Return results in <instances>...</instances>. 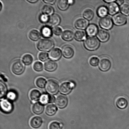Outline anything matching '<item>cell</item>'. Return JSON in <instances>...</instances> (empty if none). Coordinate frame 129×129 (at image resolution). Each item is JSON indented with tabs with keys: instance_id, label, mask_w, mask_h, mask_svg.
Returning <instances> with one entry per match:
<instances>
[{
	"instance_id": "obj_35",
	"label": "cell",
	"mask_w": 129,
	"mask_h": 129,
	"mask_svg": "<svg viewBox=\"0 0 129 129\" xmlns=\"http://www.w3.org/2000/svg\"><path fill=\"white\" fill-rule=\"evenodd\" d=\"M108 10L105 6H101L99 8L97 11V13L100 17L103 18L105 17L108 14Z\"/></svg>"
},
{
	"instance_id": "obj_33",
	"label": "cell",
	"mask_w": 129,
	"mask_h": 129,
	"mask_svg": "<svg viewBox=\"0 0 129 129\" xmlns=\"http://www.w3.org/2000/svg\"><path fill=\"white\" fill-rule=\"evenodd\" d=\"M34 58L30 54H26L22 57V61L24 64L26 66H29L32 64Z\"/></svg>"
},
{
	"instance_id": "obj_13",
	"label": "cell",
	"mask_w": 129,
	"mask_h": 129,
	"mask_svg": "<svg viewBox=\"0 0 129 129\" xmlns=\"http://www.w3.org/2000/svg\"><path fill=\"white\" fill-rule=\"evenodd\" d=\"M43 122V121L41 117L36 116L33 117L30 120V125L33 128L38 129L41 127Z\"/></svg>"
},
{
	"instance_id": "obj_15",
	"label": "cell",
	"mask_w": 129,
	"mask_h": 129,
	"mask_svg": "<svg viewBox=\"0 0 129 129\" xmlns=\"http://www.w3.org/2000/svg\"><path fill=\"white\" fill-rule=\"evenodd\" d=\"M33 113L37 115H40L42 114L45 110V105L40 102H35L31 108Z\"/></svg>"
},
{
	"instance_id": "obj_34",
	"label": "cell",
	"mask_w": 129,
	"mask_h": 129,
	"mask_svg": "<svg viewBox=\"0 0 129 129\" xmlns=\"http://www.w3.org/2000/svg\"><path fill=\"white\" fill-rule=\"evenodd\" d=\"M121 12L122 14L126 16L129 15V3L125 2L123 3L120 7Z\"/></svg>"
},
{
	"instance_id": "obj_24",
	"label": "cell",
	"mask_w": 129,
	"mask_h": 129,
	"mask_svg": "<svg viewBox=\"0 0 129 129\" xmlns=\"http://www.w3.org/2000/svg\"><path fill=\"white\" fill-rule=\"evenodd\" d=\"M98 26L94 24H92L88 26L86 29L87 35L90 36H95L98 32Z\"/></svg>"
},
{
	"instance_id": "obj_50",
	"label": "cell",
	"mask_w": 129,
	"mask_h": 129,
	"mask_svg": "<svg viewBox=\"0 0 129 129\" xmlns=\"http://www.w3.org/2000/svg\"><path fill=\"white\" fill-rule=\"evenodd\" d=\"M1 77H2V78H4V79H3L4 80V79H5V81H6V82L7 81V79H6V78H5V77H4L3 75H1Z\"/></svg>"
},
{
	"instance_id": "obj_11",
	"label": "cell",
	"mask_w": 129,
	"mask_h": 129,
	"mask_svg": "<svg viewBox=\"0 0 129 129\" xmlns=\"http://www.w3.org/2000/svg\"><path fill=\"white\" fill-rule=\"evenodd\" d=\"M88 22L87 20L83 17H79L75 22L74 25L77 28L84 30L88 26Z\"/></svg>"
},
{
	"instance_id": "obj_9",
	"label": "cell",
	"mask_w": 129,
	"mask_h": 129,
	"mask_svg": "<svg viewBox=\"0 0 129 129\" xmlns=\"http://www.w3.org/2000/svg\"><path fill=\"white\" fill-rule=\"evenodd\" d=\"M55 103L58 108L60 109H63L66 108L68 105V98L63 95H59L56 98Z\"/></svg>"
},
{
	"instance_id": "obj_44",
	"label": "cell",
	"mask_w": 129,
	"mask_h": 129,
	"mask_svg": "<svg viewBox=\"0 0 129 129\" xmlns=\"http://www.w3.org/2000/svg\"><path fill=\"white\" fill-rule=\"evenodd\" d=\"M43 1L45 3L50 5H54L56 2V0H43Z\"/></svg>"
},
{
	"instance_id": "obj_38",
	"label": "cell",
	"mask_w": 129,
	"mask_h": 129,
	"mask_svg": "<svg viewBox=\"0 0 129 129\" xmlns=\"http://www.w3.org/2000/svg\"><path fill=\"white\" fill-rule=\"evenodd\" d=\"M62 124L57 121L52 122L49 126V129H62Z\"/></svg>"
},
{
	"instance_id": "obj_27",
	"label": "cell",
	"mask_w": 129,
	"mask_h": 129,
	"mask_svg": "<svg viewBox=\"0 0 129 129\" xmlns=\"http://www.w3.org/2000/svg\"><path fill=\"white\" fill-rule=\"evenodd\" d=\"M28 37L32 41H37L40 39L41 35L37 30L33 29L29 32Z\"/></svg>"
},
{
	"instance_id": "obj_49",
	"label": "cell",
	"mask_w": 129,
	"mask_h": 129,
	"mask_svg": "<svg viewBox=\"0 0 129 129\" xmlns=\"http://www.w3.org/2000/svg\"><path fill=\"white\" fill-rule=\"evenodd\" d=\"M3 7L1 1H0V11L2 10Z\"/></svg>"
},
{
	"instance_id": "obj_30",
	"label": "cell",
	"mask_w": 129,
	"mask_h": 129,
	"mask_svg": "<svg viewBox=\"0 0 129 129\" xmlns=\"http://www.w3.org/2000/svg\"><path fill=\"white\" fill-rule=\"evenodd\" d=\"M54 12V8L50 5H45L42 9V12L43 14L48 16L52 15Z\"/></svg>"
},
{
	"instance_id": "obj_26",
	"label": "cell",
	"mask_w": 129,
	"mask_h": 129,
	"mask_svg": "<svg viewBox=\"0 0 129 129\" xmlns=\"http://www.w3.org/2000/svg\"><path fill=\"white\" fill-rule=\"evenodd\" d=\"M108 12L110 15H114L116 14L119 11V7L118 5L114 2L109 4L108 6Z\"/></svg>"
},
{
	"instance_id": "obj_36",
	"label": "cell",
	"mask_w": 129,
	"mask_h": 129,
	"mask_svg": "<svg viewBox=\"0 0 129 129\" xmlns=\"http://www.w3.org/2000/svg\"><path fill=\"white\" fill-rule=\"evenodd\" d=\"M0 88H1V94L0 98L1 99L4 98L6 95L7 91V86L1 80L0 82Z\"/></svg>"
},
{
	"instance_id": "obj_18",
	"label": "cell",
	"mask_w": 129,
	"mask_h": 129,
	"mask_svg": "<svg viewBox=\"0 0 129 129\" xmlns=\"http://www.w3.org/2000/svg\"><path fill=\"white\" fill-rule=\"evenodd\" d=\"M61 17L58 14H53L49 18L48 23L50 26L56 27L60 24L61 22Z\"/></svg>"
},
{
	"instance_id": "obj_14",
	"label": "cell",
	"mask_w": 129,
	"mask_h": 129,
	"mask_svg": "<svg viewBox=\"0 0 129 129\" xmlns=\"http://www.w3.org/2000/svg\"><path fill=\"white\" fill-rule=\"evenodd\" d=\"M56 98L55 96L50 94H44L40 99V102L44 105L55 102Z\"/></svg>"
},
{
	"instance_id": "obj_20",
	"label": "cell",
	"mask_w": 129,
	"mask_h": 129,
	"mask_svg": "<svg viewBox=\"0 0 129 129\" xmlns=\"http://www.w3.org/2000/svg\"><path fill=\"white\" fill-rule=\"evenodd\" d=\"M61 38L66 41H70L73 40L74 37V31L70 29H67L63 31Z\"/></svg>"
},
{
	"instance_id": "obj_42",
	"label": "cell",
	"mask_w": 129,
	"mask_h": 129,
	"mask_svg": "<svg viewBox=\"0 0 129 129\" xmlns=\"http://www.w3.org/2000/svg\"><path fill=\"white\" fill-rule=\"evenodd\" d=\"M62 30L61 27L59 26H56L53 29V33L56 36H59L61 35Z\"/></svg>"
},
{
	"instance_id": "obj_12",
	"label": "cell",
	"mask_w": 129,
	"mask_h": 129,
	"mask_svg": "<svg viewBox=\"0 0 129 129\" xmlns=\"http://www.w3.org/2000/svg\"><path fill=\"white\" fill-rule=\"evenodd\" d=\"M62 52L63 56L67 59H70L73 57L74 53L73 47L69 45H65L63 47Z\"/></svg>"
},
{
	"instance_id": "obj_40",
	"label": "cell",
	"mask_w": 129,
	"mask_h": 129,
	"mask_svg": "<svg viewBox=\"0 0 129 129\" xmlns=\"http://www.w3.org/2000/svg\"><path fill=\"white\" fill-rule=\"evenodd\" d=\"M38 57L40 61L43 62L46 61L49 57V54L46 52H40L39 54Z\"/></svg>"
},
{
	"instance_id": "obj_4",
	"label": "cell",
	"mask_w": 129,
	"mask_h": 129,
	"mask_svg": "<svg viewBox=\"0 0 129 129\" xmlns=\"http://www.w3.org/2000/svg\"><path fill=\"white\" fill-rule=\"evenodd\" d=\"M25 69L24 64L20 60L15 61L11 66V71L14 74L16 75L22 74L24 72Z\"/></svg>"
},
{
	"instance_id": "obj_3",
	"label": "cell",
	"mask_w": 129,
	"mask_h": 129,
	"mask_svg": "<svg viewBox=\"0 0 129 129\" xmlns=\"http://www.w3.org/2000/svg\"><path fill=\"white\" fill-rule=\"evenodd\" d=\"M46 88L47 91L49 94L55 95L58 93L60 86L56 81L50 79L47 81Z\"/></svg>"
},
{
	"instance_id": "obj_22",
	"label": "cell",
	"mask_w": 129,
	"mask_h": 129,
	"mask_svg": "<svg viewBox=\"0 0 129 129\" xmlns=\"http://www.w3.org/2000/svg\"><path fill=\"white\" fill-rule=\"evenodd\" d=\"M41 33L43 37L46 39L49 38L52 36L53 30L50 26H44L41 29Z\"/></svg>"
},
{
	"instance_id": "obj_28",
	"label": "cell",
	"mask_w": 129,
	"mask_h": 129,
	"mask_svg": "<svg viewBox=\"0 0 129 129\" xmlns=\"http://www.w3.org/2000/svg\"><path fill=\"white\" fill-rule=\"evenodd\" d=\"M83 15L85 18L90 21L93 18L94 13V11L92 9L90 8H87L83 11Z\"/></svg>"
},
{
	"instance_id": "obj_21",
	"label": "cell",
	"mask_w": 129,
	"mask_h": 129,
	"mask_svg": "<svg viewBox=\"0 0 129 129\" xmlns=\"http://www.w3.org/2000/svg\"><path fill=\"white\" fill-rule=\"evenodd\" d=\"M58 110V107L56 106L53 104H51L46 106L45 113L48 116H52L56 114Z\"/></svg>"
},
{
	"instance_id": "obj_5",
	"label": "cell",
	"mask_w": 129,
	"mask_h": 129,
	"mask_svg": "<svg viewBox=\"0 0 129 129\" xmlns=\"http://www.w3.org/2000/svg\"><path fill=\"white\" fill-rule=\"evenodd\" d=\"M73 83L69 82H65L62 83L59 88V91L63 95H67L72 92L74 87Z\"/></svg>"
},
{
	"instance_id": "obj_23",
	"label": "cell",
	"mask_w": 129,
	"mask_h": 129,
	"mask_svg": "<svg viewBox=\"0 0 129 129\" xmlns=\"http://www.w3.org/2000/svg\"><path fill=\"white\" fill-rule=\"evenodd\" d=\"M42 95L41 92L37 89H33L30 92L29 98L33 102H37L40 100Z\"/></svg>"
},
{
	"instance_id": "obj_2",
	"label": "cell",
	"mask_w": 129,
	"mask_h": 129,
	"mask_svg": "<svg viewBox=\"0 0 129 129\" xmlns=\"http://www.w3.org/2000/svg\"><path fill=\"white\" fill-rule=\"evenodd\" d=\"M85 47L90 51H94L99 47L100 43L97 38L93 36H89L86 39L84 42Z\"/></svg>"
},
{
	"instance_id": "obj_43",
	"label": "cell",
	"mask_w": 129,
	"mask_h": 129,
	"mask_svg": "<svg viewBox=\"0 0 129 129\" xmlns=\"http://www.w3.org/2000/svg\"><path fill=\"white\" fill-rule=\"evenodd\" d=\"M7 97L10 100L15 101L17 98V95L14 92H10L8 93Z\"/></svg>"
},
{
	"instance_id": "obj_48",
	"label": "cell",
	"mask_w": 129,
	"mask_h": 129,
	"mask_svg": "<svg viewBox=\"0 0 129 129\" xmlns=\"http://www.w3.org/2000/svg\"><path fill=\"white\" fill-rule=\"evenodd\" d=\"M69 5H73L74 3V1H68Z\"/></svg>"
},
{
	"instance_id": "obj_6",
	"label": "cell",
	"mask_w": 129,
	"mask_h": 129,
	"mask_svg": "<svg viewBox=\"0 0 129 129\" xmlns=\"http://www.w3.org/2000/svg\"><path fill=\"white\" fill-rule=\"evenodd\" d=\"M99 25L101 28L104 29H110L113 26V21L109 16L102 18L99 21Z\"/></svg>"
},
{
	"instance_id": "obj_45",
	"label": "cell",
	"mask_w": 129,
	"mask_h": 129,
	"mask_svg": "<svg viewBox=\"0 0 129 129\" xmlns=\"http://www.w3.org/2000/svg\"><path fill=\"white\" fill-rule=\"evenodd\" d=\"M26 1L31 3H36L38 1V0H27Z\"/></svg>"
},
{
	"instance_id": "obj_29",
	"label": "cell",
	"mask_w": 129,
	"mask_h": 129,
	"mask_svg": "<svg viewBox=\"0 0 129 129\" xmlns=\"http://www.w3.org/2000/svg\"><path fill=\"white\" fill-rule=\"evenodd\" d=\"M86 34L85 31L82 30H78L74 34V38L78 41H82L85 40Z\"/></svg>"
},
{
	"instance_id": "obj_39",
	"label": "cell",
	"mask_w": 129,
	"mask_h": 129,
	"mask_svg": "<svg viewBox=\"0 0 129 129\" xmlns=\"http://www.w3.org/2000/svg\"><path fill=\"white\" fill-rule=\"evenodd\" d=\"M99 58L97 56H92L89 59V63L92 66H97L99 64Z\"/></svg>"
},
{
	"instance_id": "obj_17",
	"label": "cell",
	"mask_w": 129,
	"mask_h": 129,
	"mask_svg": "<svg viewBox=\"0 0 129 129\" xmlns=\"http://www.w3.org/2000/svg\"><path fill=\"white\" fill-rule=\"evenodd\" d=\"M58 64L53 60H49L44 64V68L47 71L52 72L55 71L57 69Z\"/></svg>"
},
{
	"instance_id": "obj_37",
	"label": "cell",
	"mask_w": 129,
	"mask_h": 129,
	"mask_svg": "<svg viewBox=\"0 0 129 129\" xmlns=\"http://www.w3.org/2000/svg\"><path fill=\"white\" fill-rule=\"evenodd\" d=\"M33 68L34 70L36 72H41L44 69L43 64L41 62L37 61L34 63L33 66Z\"/></svg>"
},
{
	"instance_id": "obj_10",
	"label": "cell",
	"mask_w": 129,
	"mask_h": 129,
	"mask_svg": "<svg viewBox=\"0 0 129 129\" xmlns=\"http://www.w3.org/2000/svg\"><path fill=\"white\" fill-rule=\"evenodd\" d=\"M1 109L2 112L6 113H10L13 110V107L11 102L7 100L1 101Z\"/></svg>"
},
{
	"instance_id": "obj_41",
	"label": "cell",
	"mask_w": 129,
	"mask_h": 129,
	"mask_svg": "<svg viewBox=\"0 0 129 129\" xmlns=\"http://www.w3.org/2000/svg\"><path fill=\"white\" fill-rule=\"evenodd\" d=\"M49 18L50 17L47 15L42 14L39 16V19L40 22L42 23H45L48 22Z\"/></svg>"
},
{
	"instance_id": "obj_8",
	"label": "cell",
	"mask_w": 129,
	"mask_h": 129,
	"mask_svg": "<svg viewBox=\"0 0 129 129\" xmlns=\"http://www.w3.org/2000/svg\"><path fill=\"white\" fill-rule=\"evenodd\" d=\"M114 23L117 26H122L126 24L127 21V18L122 13H118L114 15L112 18Z\"/></svg>"
},
{
	"instance_id": "obj_31",
	"label": "cell",
	"mask_w": 129,
	"mask_h": 129,
	"mask_svg": "<svg viewBox=\"0 0 129 129\" xmlns=\"http://www.w3.org/2000/svg\"><path fill=\"white\" fill-rule=\"evenodd\" d=\"M35 83L38 88L43 89L46 87L47 81L45 78L40 77L36 79Z\"/></svg>"
},
{
	"instance_id": "obj_16",
	"label": "cell",
	"mask_w": 129,
	"mask_h": 129,
	"mask_svg": "<svg viewBox=\"0 0 129 129\" xmlns=\"http://www.w3.org/2000/svg\"><path fill=\"white\" fill-rule=\"evenodd\" d=\"M62 52L59 48H56L53 49L50 52L49 56L50 59L53 61H57L61 58Z\"/></svg>"
},
{
	"instance_id": "obj_25",
	"label": "cell",
	"mask_w": 129,
	"mask_h": 129,
	"mask_svg": "<svg viewBox=\"0 0 129 129\" xmlns=\"http://www.w3.org/2000/svg\"><path fill=\"white\" fill-rule=\"evenodd\" d=\"M128 102L125 97H120L117 99L116 101V105L118 108L123 109L127 107Z\"/></svg>"
},
{
	"instance_id": "obj_47",
	"label": "cell",
	"mask_w": 129,
	"mask_h": 129,
	"mask_svg": "<svg viewBox=\"0 0 129 129\" xmlns=\"http://www.w3.org/2000/svg\"><path fill=\"white\" fill-rule=\"evenodd\" d=\"M104 2L107 3H112V2L115 1H112V0H105L104 1Z\"/></svg>"
},
{
	"instance_id": "obj_7",
	"label": "cell",
	"mask_w": 129,
	"mask_h": 129,
	"mask_svg": "<svg viewBox=\"0 0 129 129\" xmlns=\"http://www.w3.org/2000/svg\"><path fill=\"white\" fill-rule=\"evenodd\" d=\"M111 60L107 57H104L100 60L99 67L101 70L103 72H107L110 68L111 67Z\"/></svg>"
},
{
	"instance_id": "obj_1",
	"label": "cell",
	"mask_w": 129,
	"mask_h": 129,
	"mask_svg": "<svg viewBox=\"0 0 129 129\" xmlns=\"http://www.w3.org/2000/svg\"><path fill=\"white\" fill-rule=\"evenodd\" d=\"M55 44L53 40L48 39H42L38 42L37 47L40 51H50L53 49Z\"/></svg>"
},
{
	"instance_id": "obj_32",
	"label": "cell",
	"mask_w": 129,
	"mask_h": 129,
	"mask_svg": "<svg viewBox=\"0 0 129 129\" xmlns=\"http://www.w3.org/2000/svg\"><path fill=\"white\" fill-rule=\"evenodd\" d=\"M69 5L68 1L67 0H59L57 3L58 8L61 11L66 10L69 7Z\"/></svg>"
},
{
	"instance_id": "obj_46",
	"label": "cell",
	"mask_w": 129,
	"mask_h": 129,
	"mask_svg": "<svg viewBox=\"0 0 129 129\" xmlns=\"http://www.w3.org/2000/svg\"><path fill=\"white\" fill-rule=\"evenodd\" d=\"M116 3H117V4L121 5L122 4L124 3V1H116Z\"/></svg>"
},
{
	"instance_id": "obj_19",
	"label": "cell",
	"mask_w": 129,
	"mask_h": 129,
	"mask_svg": "<svg viewBox=\"0 0 129 129\" xmlns=\"http://www.w3.org/2000/svg\"><path fill=\"white\" fill-rule=\"evenodd\" d=\"M97 36L100 41L102 42H105L109 40L110 35L106 30L100 29L98 31Z\"/></svg>"
}]
</instances>
